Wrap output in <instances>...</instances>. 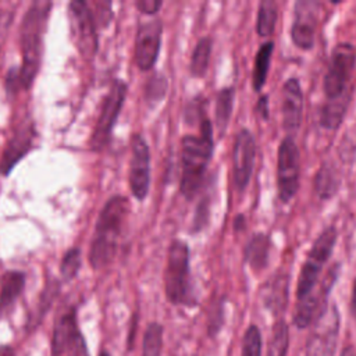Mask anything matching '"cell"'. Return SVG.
I'll return each mask as SVG.
<instances>
[{
    "instance_id": "1f68e13d",
    "label": "cell",
    "mask_w": 356,
    "mask_h": 356,
    "mask_svg": "<svg viewBox=\"0 0 356 356\" xmlns=\"http://www.w3.org/2000/svg\"><path fill=\"white\" fill-rule=\"evenodd\" d=\"M241 356H261V334L254 324L249 325L245 331Z\"/></svg>"
},
{
    "instance_id": "e0dca14e",
    "label": "cell",
    "mask_w": 356,
    "mask_h": 356,
    "mask_svg": "<svg viewBox=\"0 0 356 356\" xmlns=\"http://www.w3.org/2000/svg\"><path fill=\"white\" fill-rule=\"evenodd\" d=\"M36 138V131L33 122L21 124L19 128L13 134L7 146L4 147L0 157V174L7 177L14 170V167L31 152L33 147V140Z\"/></svg>"
},
{
    "instance_id": "2e32d148",
    "label": "cell",
    "mask_w": 356,
    "mask_h": 356,
    "mask_svg": "<svg viewBox=\"0 0 356 356\" xmlns=\"http://www.w3.org/2000/svg\"><path fill=\"white\" fill-rule=\"evenodd\" d=\"M305 96L300 81L296 76H289L282 85V127L291 136L296 134L303 121Z\"/></svg>"
},
{
    "instance_id": "5bb4252c",
    "label": "cell",
    "mask_w": 356,
    "mask_h": 356,
    "mask_svg": "<svg viewBox=\"0 0 356 356\" xmlns=\"http://www.w3.org/2000/svg\"><path fill=\"white\" fill-rule=\"evenodd\" d=\"M256 159V139L250 129L241 128L235 135L232 147L234 184L239 192H243L252 178Z\"/></svg>"
},
{
    "instance_id": "d590c367",
    "label": "cell",
    "mask_w": 356,
    "mask_h": 356,
    "mask_svg": "<svg viewBox=\"0 0 356 356\" xmlns=\"http://www.w3.org/2000/svg\"><path fill=\"white\" fill-rule=\"evenodd\" d=\"M22 90L18 67H11L6 75V92L8 96H15Z\"/></svg>"
},
{
    "instance_id": "484cf974",
    "label": "cell",
    "mask_w": 356,
    "mask_h": 356,
    "mask_svg": "<svg viewBox=\"0 0 356 356\" xmlns=\"http://www.w3.org/2000/svg\"><path fill=\"white\" fill-rule=\"evenodd\" d=\"M213 50V38L211 36H202L192 51L189 71L193 78H203L207 72L210 56Z\"/></svg>"
},
{
    "instance_id": "e575fe53",
    "label": "cell",
    "mask_w": 356,
    "mask_h": 356,
    "mask_svg": "<svg viewBox=\"0 0 356 356\" xmlns=\"http://www.w3.org/2000/svg\"><path fill=\"white\" fill-rule=\"evenodd\" d=\"M92 15H93L96 26H102V28L107 26L108 22L111 21V18H113L111 3L110 1L96 3V11L95 13L92 11Z\"/></svg>"
},
{
    "instance_id": "83f0119b",
    "label": "cell",
    "mask_w": 356,
    "mask_h": 356,
    "mask_svg": "<svg viewBox=\"0 0 356 356\" xmlns=\"http://www.w3.org/2000/svg\"><path fill=\"white\" fill-rule=\"evenodd\" d=\"M289 345V330L284 318H278L271 331L268 342V356H286Z\"/></svg>"
},
{
    "instance_id": "60d3db41",
    "label": "cell",
    "mask_w": 356,
    "mask_h": 356,
    "mask_svg": "<svg viewBox=\"0 0 356 356\" xmlns=\"http://www.w3.org/2000/svg\"><path fill=\"white\" fill-rule=\"evenodd\" d=\"M349 309H350V313H352L353 318L356 320V277L353 278V282H352V293H350Z\"/></svg>"
},
{
    "instance_id": "d6a6232c",
    "label": "cell",
    "mask_w": 356,
    "mask_h": 356,
    "mask_svg": "<svg viewBox=\"0 0 356 356\" xmlns=\"http://www.w3.org/2000/svg\"><path fill=\"white\" fill-rule=\"evenodd\" d=\"M81 268V249L79 248H71L65 252L61 264H60V273L61 277L65 281H71L75 278Z\"/></svg>"
},
{
    "instance_id": "7a4b0ae2",
    "label": "cell",
    "mask_w": 356,
    "mask_h": 356,
    "mask_svg": "<svg viewBox=\"0 0 356 356\" xmlns=\"http://www.w3.org/2000/svg\"><path fill=\"white\" fill-rule=\"evenodd\" d=\"M50 8V1H33L22 18L19 31L22 63L18 67L22 90H28L32 86L39 72L43 53V35Z\"/></svg>"
},
{
    "instance_id": "7bdbcfd3",
    "label": "cell",
    "mask_w": 356,
    "mask_h": 356,
    "mask_svg": "<svg viewBox=\"0 0 356 356\" xmlns=\"http://www.w3.org/2000/svg\"><path fill=\"white\" fill-rule=\"evenodd\" d=\"M99 356H110V355H108L106 350H103V352H102Z\"/></svg>"
},
{
    "instance_id": "3957f363",
    "label": "cell",
    "mask_w": 356,
    "mask_h": 356,
    "mask_svg": "<svg viewBox=\"0 0 356 356\" xmlns=\"http://www.w3.org/2000/svg\"><path fill=\"white\" fill-rule=\"evenodd\" d=\"M128 211L129 202L122 195H114L104 203L96 221L89 252V260L93 268H103L114 259Z\"/></svg>"
},
{
    "instance_id": "b9f144b4",
    "label": "cell",
    "mask_w": 356,
    "mask_h": 356,
    "mask_svg": "<svg viewBox=\"0 0 356 356\" xmlns=\"http://www.w3.org/2000/svg\"><path fill=\"white\" fill-rule=\"evenodd\" d=\"M0 356H15V350L10 345H0Z\"/></svg>"
},
{
    "instance_id": "4316f807",
    "label": "cell",
    "mask_w": 356,
    "mask_h": 356,
    "mask_svg": "<svg viewBox=\"0 0 356 356\" xmlns=\"http://www.w3.org/2000/svg\"><path fill=\"white\" fill-rule=\"evenodd\" d=\"M278 19V7L274 0H261L257 7L256 32L261 38H268L274 33Z\"/></svg>"
},
{
    "instance_id": "f35d334b",
    "label": "cell",
    "mask_w": 356,
    "mask_h": 356,
    "mask_svg": "<svg viewBox=\"0 0 356 356\" xmlns=\"http://www.w3.org/2000/svg\"><path fill=\"white\" fill-rule=\"evenodd\" d=\"M256 110L259 113V115L267 121L270 118V107H268V95L266 93H261L259 96V100H257V104H256Z\"/></svg>"
},
{
    "instance_id": "cb8c5ba5",
    "label": "cell",
    "mask_w": 356,
    "mask_h": 356,
    "mask_svg": "<svg viewBox=\"0 0 356 356\" xmlns=\"http://www.w3.org/2000/svg\"><path fill=\"white\" fill-rule=\"evenodd\" d=\"M273 51H274L273 40L263 42L256 51L254 61H253V71H252V88L257 93L261 92V89L266 85L267 75L270 71Z\"/></svg>"
},
{
    "instance_id": "f1b7e54d",
    "label": "cell",
    "mask_w": 356,
    "mask_h": 356,
    "mask_svg": "<svg viewBox=\"0 0 356 356\" xmlns=\"http://www.w3.org/2000/svg\"><path fill=\"white\" fill-rule=\"evenodd\" d=\"M168 90V79L163 72H154L145 83V100L149 106L159 104Z\"/></svg>"
},
{
    "instance_id": "9c48e42d",
    "label": "cell",
    "mask_w": 356,
    "mask_h": 356,
    "mask_svg": "<svg viewBox=\"0 0 356 356\" xmlns=\"http://www.w3.org/2000/svg\"><path fill=\"white\" fill-rule=\"evenodd\" d=\"M341 264L334 263L325 275L318 281L316 288L303 299L298 300L293 312V324L299 328L312 325L328 307V296L339 277Z\"/></svg>"
},
{
    "instance_id": "d4e9b609",
    "label": "cell",
    "mask_w": 356,
    "mask_h": 356,
    "mask_svg": "<svg viewBox=\"0 0 356 356\" xmlns=\"http://www.w3.org/2000/svg\"><path fill=\"white\" fill-rule=\"evenodd\" d=\"M235 88L234 86H222L216 95V108H214V124L220 135H224L235 103Z\"/></svg>"
},
{
    "instance_id": "836d02e7",
    "label": "cell",
    "mask_w": 356,
    "mask_h": 356,
    "mask_svg": "<svg viewBox=\"0 0 356 356\" xmlns=\"http://www.w3.org/2000/svg\"><path fill=\"white\" fill-rule=\"evenodd\" d=\"M204 99L199 95L196 97H192L188 104L185 106V110H184V117H185V121L188 124H192L193 121H200L207 117L204 115Z\"/></svg>"
},
{
    "instance_id": "ffe728a7",
    "label": "cell",
    "mask_w": 356,
    "mask_h": 356,
    "mask_svg": "<svg viewBox=\"0 0 356 356\" xmlns=\"http://www.w3.org/2000/svg\"><path fill=\"white\" fill-rule=\"evenodd\" d=\"M271 248V236L266 232L257 231L246 242L243 249V259L253 271L259 273L268 266Z\"/></svg>"
},
{
    "instance_id": "ac0fdd59",
    "label": "cell",
    "mask_w": 356,
    "mask_h": 356,
    "mask_svg": "<svg viewBox=\"0 0 356 356\" xmlns=\"http://www.w3.org/2000/svg\"><path fill=\"white\" fill-rule=\"evenodd\" d=\"M81 335L75 307H67L56 320L51 338V355L65 356L70 346Z\"/></svg>"
},
{
    "instance_id": "30bf717a",
    "label": "cell",
    "mask_w": 356,
    "mask_h": 356,
    "mask_svg": "<svg viewBox=\"0 0 356 356\" xmlns=\"http://www.w3.org/2000/svg\"><path fill=\"white\" fill-rule=\"evenodd\" d=\"M68 21L71 39L85 60H92L99 47L97 26L92 10L82 0H72L68 4Z\"/></svg>"
},
{
    "instance_id": "ab89813d",
    "label": "cell",
    "mask_w": 356,
    "mask_h": 356,
    "mask_svg": "<svg viewBox=\"0 0 356 356\" xmlns=\"http://www.w3.org/2000/svg\"><path fill=\"white\" fill-rule=\"evenodd\" d=\"M232 225H234V231L235 232H241V231H243L245 228H246V218H245V216L242 214V213H239V214H236L235 217H234V221H232Z\"/></svg>"
},
{
    "instance_id": "9a60e30c",
    "label": "cell",
    "mask_w": 356,
    "mask_h": 356,
    "mask_svg": "<svg viewBox=\"0 0 356 356\" xmlns=\"http://www.w3.org/2000/svg\"><path fill=\"white\" fill-rule=\"evenodd\" d=\"M163 36V22L156 19L139 25L135 38V63L140 71H150L157 63Z\"/></svg>"
},
{
    "instance_id": "44dd1931",
    "label": "cell",
    "mask_w": 356,
    "mask_h": 356,
    "mask_svg": "<svg viewBox=\"0 0 356 356\" xmlns=\"http://www.w3.org/2000/svg\"><path fill=\"white\" fill-rule=\"evenodd\" d=\"M25 286V274L18 270L7 271L0 282V320L10 313Z\"/></svg>"
},
{
    "instance_id": "d6986e66",
    "label": "cell",
    "mask_w": 356,
    "mask_h": 356,
    "mask_svg": "<svg viewBox=\"0 0 356 356\" xmlns=\"http://www.w3.org/2000/svg\"><path fill=\"white\" fill-rule=\"evenodd\" d=\"M288 274H274L260 288V298L266 309L274 314H281L288 303Z\"/></svg>"
},
{
    "instance_id": "277c9868",
    "label": "cell",
    "mask_w": 356,
    "mask_h": 356,
    "mask_svg": "<svg viewBox=\"0 0 356 356\" xmlns=\"http://www.w3.org/2000/svg\"><path fill=\"white\" fill-rule=\"evenodd\" d=\"M164 291L170 303L175 306H195L197 303L191 273V250L186 241H171L164 270Z\"/></svg>"
},
{
    "instance_id": "603a6c76",
    "label": "cell",
    "mask_w": 356,
    "mask_h": 356,
    "mask_svg": "<svg viewBox=\"0 0 356 356\" xmlns=\"http://www.w3.org/2000/svg\"><path fill=\"white\" fill-rule=\"evenodd\" d=\"M350 100H352V93L345 95L335 100H325L318 111L320 127L328 131H337L346 115Z\"/></svg>"
},
{
    "instance_id": "4fadbf2b",
    "label": "cell",
    "mask_w": 356,
    "mask_h": 356,
    "mask_svg": "<svg viewBox=\"0 0 356 356\" xmlns=\"http://www.w3.org/2000/svg\"><path fill=\"white\" fill-rule=\"evenodd\" d=\"M320 3L316 0H298L293 4L291 40L300 50H312L316 43Z\"/></svg>"
},
{
    "instance_id": "6da1fadb",
    "label": "cell",
    "mask_w": 356,
    "mask_h": 356,
    "mask_svg": "<svg viewBox=\"0 0 356 356\" xmlns=\"http://www.w3.org/2000/svg\"><path fill=\"white\" fill-rule=\"evenodd\" d=\"M214 153V129L211 121L204 117L199 124V134H186L181 139L182 172L179 192L186 200H192L204 184L206 170Z\"/></svg>"
},
{
    "instance_id": "8d00e7d4",
    "label": "cell",
    "mask_w": 356,
    "mask_h": 356,
    "mask_svg": "<svg viewBox=\"0 0 356 356\" xmlns=\"http://www.w3.org/2000/svg\"><path fill=\"white\" fill-rule=\"evenodd\" d=\"M161 6H163L161 0H136L135 1V7L138 8V11L146 15L157 14Z\"/></svg>"
},
{
    "instance_id": "7402d4cb",
    "label": "cell",
    "mask_w": 356,
    "mask_h": 356,
    "mask_svg": "<svg viewBox=\"0 0 356 356\" xmlns=\"http://www.w3.org/2000/svg\"><path fill=\"white\" fill-rule=\"evenodd\" d=\"M314 192L321 200L332 199L341 186V175L331 161H324L314 175Z\"/></svg>"
},
{
    "instance_id": "5b68a950",
    "label": "cell",
    "mask_w": 356,
    "mask_h": 356,
    "mask_svg": "<svg viewBox=\"0 0 356 356\" xmlns=\"http://www.w3.org/2000/svg\"><path fill=\"white\" fill-rule=\"evenodd\" d=\"M338 241V229L335 225L325 227L310 246L306 259L300 267L296 284L298 300L306 298L318 284L324 266L328 263Z\"/></svg>"
},
{
    "instance_id": "f546056e",
    "label": "cell",
    "mask_w": 356,
    "mask_h": 356,
    "mask_svg": "<svg viewBox=\"0 0 356 356\" xmlns=\"http://www.w3.org/2000/svg\"><path fill=\"white\" fill-rule=\"evenodd\" d=\"M163 346V325L150 323L143 335L142 356H160Z\"/></svg>"
},
{
    "instance_id": "7c38bea8",
    "label": "cell",
    "mask_w": 356,
    "mask_h": 356,
    "mask_svg": "<svg viewBox=\"0 0 356 356\" xmlns=\"http://www.w3.org/2000/svg\"><path fill=\"white\" fill-rule=\"evenodd\" d=\"M128 181L134 197L143 202L150 188V150L146 139L140 134H134L131 138Z\"/></svg>"
},
{
    "instance_id": "8fae6325",
    "label": "cell",
    "mask_w": 356,
    "mask_h": 356,
    "mask_svg": "<svg viewBox=\"0 0 356 356\" xmlns=\"http://www.w3.org/2000/svg\"><path fill=\"white\" fill-rule=\"evenodd\" d=\"M339 334V313L335 305L328 306L313 323L306 342V356H334Z\"/></svg>"
},
{
    "instance_id": "8992f818",
    "label": "cell",
    "mask_w": 356,
    "mask_h": 356,
    "mask_svg": "<svg viewBox=\"0 0 356 356\" xmlns=\"http://www.w3.org/2000/svg\"><path fill=\"white\" fill-rule=\"evenodd\" d=\"M356 67V47L339 42L331 49L328 67L323 79L325 100H335L353 92L352 76Z\"/></svg>"
},
{
    "instance_id": "ba28073f",
    "label": "cell",
    "mask_w": 356,
    "mask_h": 356,
    "mask_svg": "<svg viewBox=\"0 0 356 356\" xmlns=\"http://www.w3.org/2000/svg\"><path fill=\"white\" fill-rule=\"evenodd\" d=\"M300 153L293 136L281 139L277 150V192L281 203H289L299 188Z\"/></svg>"
},
{
    "instance_id": "74e56055",
    "label": "cell",
    "mask_w": 356,
    "mask_h": 356,
    "mask_svg": "<svg viewBox=\"0 0 356 356\" xmlns=\"http://www.w3.org/2000/svg\"><path fill=\"white\" fill-rule=\"evenodd\" d=\"M67 356H90L89 350H88V346H86V342H85V338L82 337V334L78 335V338L70 346V349L67 352Z\"/></svg>"
},
{
    "instance_id": "52a82bcc",
    "label": "cell",
    "mask_w": 356,
    "mask_h": 356,
    "mask_svg": "<svg viewBox=\"0 0 356 356\" xmlns=\"http://www.w3.org/2000/svg\"><path fill=\"white\" fill-rule=\"evenodd\" d=\"M128 85L122 79H114L108 88L107 95L100 107V114L95 125L89 146L93 152H102L110 142L114 125L120 117L125 103Z\"/></svg>"
},
{
    "instance_id": "4dcf8cb0",
    "label": "cell",
    "mask_w": 356,
    "mask_h": 356,
    "mask_svg": "<svg viewBox=\"0 0 356 356\" xmlns=\"http://www.w3.org/2000/svg\"><path fill=\"white\" fill-rule=\"evenodd\" d=\"M210 214H211V196L209 193H204L195 207L191 231L193 234H199L204 231L209 227Z\"/></svg>"
}]
</instances>
